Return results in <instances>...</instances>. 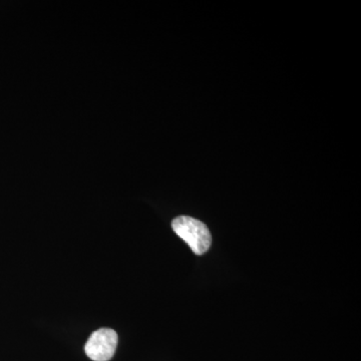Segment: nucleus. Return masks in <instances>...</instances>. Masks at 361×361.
<instances>
[{
	"label": "nucleus",
	"mask_w": 361,
	"mask_h": 361,
	"mask_svg": "<svg viewBox=\"0 0 361 361\" xmlns=\"http://www.w3.org/2000/svg\"><path fill=\"white\" fill-rule=\"evenodd\" d=\"M172 228L196 255H203L210 249L212 236L207 225L200 220L189 216H179L172 221Z\"/></svg>",
	"instance_id": "obj_1"
},
{
	"label": "nucleus",
	"mask_w": 361,
	"mask_h": 361,
	"mask_svg": "<svg viewBox=\"0 0 361 361\" xmlns=\"http://www.w3.org/2000/svg\"><path fill=\"white\" fill-rule=\"evenodd\" d=\"M118 336L115 330L99 329L90 334L85 345V355L94 361H109L115 355Z\"/></svg>",
	"instance_id": "obj_2"
}]
</instances>
